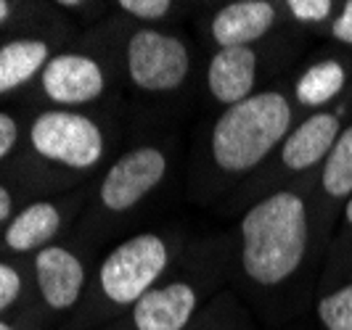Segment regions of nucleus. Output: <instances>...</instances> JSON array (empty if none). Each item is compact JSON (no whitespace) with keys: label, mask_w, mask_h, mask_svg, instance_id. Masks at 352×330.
Segmentation results:
<instances>
[{"label":"nucleus","mask_w":352,"mask_h":330,"mask_svg":"<svg viewBox=\"0 0 352 330\" xmlns=\"http://www.w3.org/2000/svg\"><path fill=\"white\" fill-rule=\"evenodd\" d=\"M292 87L278 82L241 104L226 108L210 132V161L220 177L254 174L276 154L283 138L300 122Z\"/></svg>","instance_id":"nucleus-2"},{"label":"nucleus","mask_w":352,"mask_h":330,"mask_svg":"<svg viewBox=\"0 0 352 330\" xmlns=\"http://www.w3.org/2000/svg\"><path fill=\"white\" fill-rule=\"evenodd\" d=\"M120 8L127 16L151 24V21H162L164 16H170L173 3L170 0H120Z\"/></svg>","instance_id":"nucleus-19"},{"label":"nucleus","mask_w":352,"mask_h":330,"mask_svg":"<svg viewBox=\"0 0 352 330\" xmlns=\"http://www.w3.org/2000/svg\"><path fill=\"white\" fill-rule=\"evenodd\" d=\"M8 14H11V5H8L6 0H0V24L8 19Z\"/></svg>","instance_id":"nucleus-25"},{"label":"nucleus","mask_w":352,"mask_h":330,"mask_svg":"<svg viewBox=\"0 0 352 330\" xmlns=\"http://www.w3.org/2000/svg\"><path fill=\"white\" fill-rule=\"evenodd\" d=\"M286 27L283 3L276 0H233L214 11L210 24L212 43L223 48H254Z\"/></svg>","instance_id":"nucleus-8"},{"label":"nucleus","mask_w":352,"mask_h":330,"mask_svg":"<svg viewBox=\"0 0 352 330\" xmlns=\"http://www.w3.org/2000/svg\"><path fill=\"white\" fill-rule=\"evenodd\" d=\"M334 48H342V51H350L352 53V0H342L339 5V14L334 16L331 27L326 30V35Z\"/></svg>","instance_id":"nucleus-20"},{"label":"nucleus","mask_w":352,"mask_h":330,"mask_svg":"<svg viewBox=\"0 0 352 330\" xmlns=\"http://www.w3.org/2000/svg\"><path fill=\"white\" fill-rule=\"evenodd\" d=\"M201 304L199 285L186 278L159 280L130 309L133 330H188Z\"/></svg>","instance_id":"nucleus-11"},{"label":"nucleus","mask_w":352,"mask_h":330,"mask_svg":"<svg viewBox=\"0 0 352 330\" xmlns=\"http://www.w3.org/2000/svg\"><path fill=\"white\" fill-rule=\"evenodd\" d=\"M305 325H307V317H305V320H300V325H297V330H316V325H313V328H305Z\"/></svg>","instance_id":"nucleus-26"},{"label":"nucleus","mask_w":352,"mask_h":330,"mask_svg":"<svg viewBox=\"0 0 352 330\" xmlns=\"http://www.w3.org/2000/svg\"><path fill=\"white\" fill-rule=\"evenodd\" d=\"M35 280L43 301L56 309H72L85 291V264L67 246H45L35 257Z\"/></svg>","instance_id":"nucleus-15"},{"label":"nucleus","mask_w":352,"mask_h":330,"mask_svg":"<svg viewBox=\"0 0 352 330\" xmlns=\"http://www.w3.org/2000/svg\"><path fill=\"white\" fill-rule=\"evenodd\" d=\"M329 244L316 207V174L244 209L236 261L273 325L310 317Z\"/></svg>","instance_id":"nucleus-1"},{"label":"nucleus","mask_w":352,"mask_h":330,"mask_svg":"<svg viewBox=\"0 0 352 330\" xmlns=\"http://www.w3.org/2000/svg\"><path fill=\"white\" fill-rule=\"evenodd\" d=\"M352 196V117L339 132L331 154L316 174V207L320 225L329 238H334L339 214Z\"/></svg>","instance_id":"nucleus-14"},{"label":"nucleus","mask_w":352,"mask_h":330,"mask_svg":"<svg viewBox=\"0 0 352 330\" xmlns=\"http://www.w3.org/2000/svg\"><path fill=\"white\" fill-rule=\"evenodd\" d=\"M329 246L342 248V251H352V196L347 198V204L339 214V225H336L334 238H331Z\"/></svg>","instance_id":"nucleus-22"},{"label":"nucleus","mask_w":352,"mask_h":330,"mask_svg":"<svg viewBox=\"0 0 352 330\" xmlns=\"http://www.w3.org/2000/svg\"><path fill=\"white\" fill-rule=\"evenodd\" d=\"M352 117V93L331 108L313 111L300 117L294 130L283 138L276 148V154L265 161L257 172L252 174V201H260L270 193L281 191L286 185H294L300 180H307L318 174L320 164L331 154L339 132L344 130L347 119Z\"/></svg>","instance_id":"nucleus-3"},{"label":"nucleus","mask_w":352,"mask_h":330,"mask_svg":"<svg viewBox=\"0 0 352 330\" xmlns=\"http://www.w3.org/2000/svg\"><path fill=\"white\" fill-rule=\"evenodd\" d=\"M0 330H14L11 325H6V322H0Z\"/></svg>","instance_id":"nucleus-27"},{"label":"nucleus","mask_w":352,"mask_h":330,"mask_svg":"<svg viewBox=\"0 0 352 330\" xmlns=\"http://www.w3.org/2000/svg\"><path fill=\"white\" fill-rule=\"evenodd\" d=\"M124 67L143 93H175L191 77V48L173 32L135 30L124 45Z\"/></svg>","instance_id":"nucleus-6"},{"label":"nucleus","mask_w":352,"mask_h":330,"mask_svg":"<svg viewBox=\"0 0 352 330\" xmlns=\"http://www.w3.org/2000/svg\"><path fill=\"white\" fill-rule=\"evenodd\" d=\"M310 317L316 330H352V251L329 246Z\"/></svg>","instance_id":"nucleus-13"},{"label":"nucleus","mask_w":352,"mask_h":330,"mask_svg":"<svg viewBox=\"0 0 352 330\" xmlns=\"http://www.w3.org/2000/svg\"><path fill=\"white\" fill-rule=\"evenodd\" d=\"M64 214L61 209L51 201H37L30 204L19 214L16 220H11V225L6 230V244L14 251H32V248H45L51 246L48 241L56 238V233L61 230Z\"/></svg>","instance_id":"nucleus-16"},{"label":"nucleus","mask_w":352,"mask_h":330,"mask_svg":"<svg viewBox=\"0 0 352 330\" xmlns=\"http://www.w3.org/2000/svg\"><path fill=\"white\" fill-rule=\"evenodd\" d=\"M339 5L342 0H286L283 14H286V24H292L297 35H305V32L326 35V30L339 14Z\"/></svg>","instance_id":"nucleus-18"},{"label":"nucleus","mask_w":352,"mask_h":330,"mask_svg":"<svg viewBox=\"0 0 352 330\" xmlns=\"http://www.w3.org/2000/svg\"><path fill=\"white\" fill-rule=\"evenodd\" d=\"M167 169L170 158L159 145H135L106 169L98 185V204L106 214H127L164 182Z\"/></svg>","instance_id":"nucleus-7"},{"label":"nucleus","mask_w":352,"mask_h":330,"mask_svg":"<svg viewBox=\"0 0 352 330\" xmlns=\"http://www.w3.org/2000/svg\"><path fill=\"white\" fill-rule=\"evenodd\" d=\"M48 45L35 37L14 40L0 48V93H11L19 85L30 82L37 71L45 69L51 61Z\"/></svg>","instance_id":"nucleus-17"},{"label":"nucleus","mask_w":352,"mask_h":330,"mask_svg":"<svg viewBox=\"0 0 352 330\" xmlns=\"http://www.w3.org/2000/svg\"><path fill=\"white\" fill-rule=\"evenodd\" d=\"M289 87L302 117L331 108L352 93V53L334 48L331 53L310 58L294 74Z\"/></svg>","instance_id":"nucleus-9"},{"label":"nucleus","mask_w":352,"mask_h":330,"mask_svg":"<svg viewBox=\"0 0 352 330\" xmlns=\"http://www.w3.org/2000/svg\"><path fill=\"white\" fill-rule=\"evenodd\" d=\"M263 51L254 48H223L207 64V90L220 106L241 104L260 93Z\"/></svg>","instance_id":"nucleus-12"},{"label":"nucleus","mask_w":352,"mask_h":330,"mask_svg":"<svg viewBox=\"0 0 352 330\" xmlns=\"http://www.w3.org/2000/svg\"><path fill=\"white\" fill-rule=\"evenodd\" d=\"M19 291H21V278L11 264H3L0 261V312L8 309L14 301H16Z\"/></svg>","instance_id":"nucleus-21"},{"label":"nucleus","mask_w":352,"mask_h":330,"mask_svg":"<svg viewBox=\"0 0 352 330\" xmlns=\"http://www.w3.org/2000/svg\"><path fill=\"white\" fill-rule=\"evenodd\" d=\"M30 140L40 156L72 172H90L101 164L106 154V135L101 124L88 114L69 108L43 111L32 122Z\"/></svg>","instance_id":"nucleus-5"},{"label":"nucleus","mask_w":352,"mask_h":330,"mask_svg":"<svg viewBox=\"0 0 352 330\" xmlns=\"http://www.w3.org/2000/svg\"><path fill=\"white\" fill-rule=\"evenodd\" d=\"M170 261L173 251L167 238L159 233H138L114 246L98 264V294L109 307L133 309L138 298L164 278Z\"/></svg>","instance_id":"nucleus-4"},{"label":"nucleus","mask_w":352,"mask_h":330,"mask_svg":"<svg viewBox=\"0 0 352 330\" xmlns=\"http://www.w3.org/2000/svg\"><path fill=\"white\" fill-rule=\"evenodd\" d=\"M43 93L69 111L74 106H88L106 93V69L90 53H58L43 69Z\"/></svg>","instance_id":"nucleus-10"},{"label":"nucleus","mask_w":352,"mask_h":330,"mask_svg":"<svg viewBox=\"0 0 352 330\" xmlns=\"http://www.w3.org/2000/svg\"><path fill=\"white\" fill-rule=\"evenodd\" d=\"M11 204H14L11 193L0 185V222H3V220H8V214H11Z\"/></svg>","instance_id":"nucleus-24"},{"label":"nucleus","mask_w":352,"mask_h":330,"mask_svg":"<svg viewBox=\"0 0 352 330\" xmlns=\"http://www.w3.org/2000/svg\"><path fill=\"white\" fill-rule=\"evenodd\" d=\"M16 138H19V127L14 122V117H8V114L0 111V158L8 156V151L16 145Z\"/></svg>","instance_id":"nucleus-23"}]
</instances>
